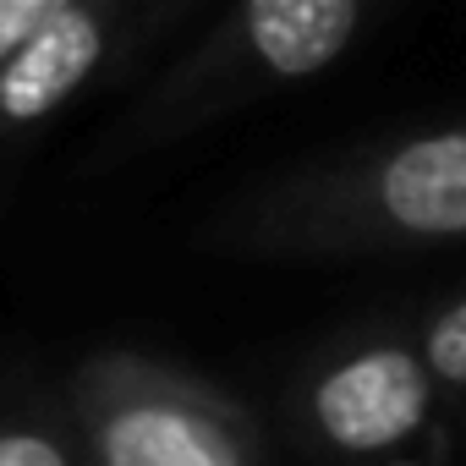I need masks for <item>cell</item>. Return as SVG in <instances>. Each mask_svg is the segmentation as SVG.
Masks as SVG:
<instances>
[{
  "instance_id": "cell-6",
  "label": "cell",
  "mask_w": 466,
  "mask_h": 466,
  "mask_svg": "<svg viewBox=\"0 0 466 466\" xmlns=\"http://www.w3.org/2000/svg\"><path fill=\"white\" fill-rule=\"evenodd\" d=\"M0 466H94L83 422L61 384H0Z\"/></svg>"
},
{
  "instance_id": "cell-1",
  "label": "cell",
  "mask_w": 466,
  "mask_h": 466,
  "mask_svg": "<svg viewBox=\"0 0 466 466\" xmlns=\"http://www.w3.org/2000/svg\"><path fill=\"white\" fill-rule=\"evenodd\" d=\"M208 242L237 258L340 264L466 242V121L390 132L242 192Z\"/></svg>"
},
{
  "instance_id": "cell-9",
  "label": "cell",
  "mask_w": 466,
  "mask_h": 466,
  "mask_svg": "<svg viewBox=\"0 0 466 466\" xmlns=\"http://www.w3.org/2000/svg\"><path fill=\"white\" fill-rule=\"evenodd\" d=\"M198 6H203V0H148V6H143V23H137V45H132V61H127V66H137V61L159 45V34L181 28Z\"/></svg>"
},
{
  "instance_id": "cell-7",
  "label": "cell",
  "mask_w": 466,
  "mask_h": 466,
  "mask_svg": "<svg viewBox=\"0 0 466 466\" xmlns=\"http://www.w3.org/2000/svg\"><path fill=\"white\" fill-rule=\"evenodd\" d=\"M417 340H422L428 368H433V379L444 384V395H450V400H466V291L433 302V308L417 319Z\"/></svg>"
},
{
  "instance_id": "cell-10",
  "label": "cell",
  "mask_w": 466,
  "mask_h": 466,
  "mask_svg": "<svg viewBox=\"0 0 466 466\" xmlns=\"http://www.w3.org/2000/svg\"><path fill=\"white\" fill-rule=\"evenodd\" d=\"M6 379H12V373H0V384H6Z\"/></svg>"
},
{
  "instance_id": "cell-8",
  "label": "cell",
  "mask_w": 466,
  "mask_h": 466,
  "mask_svg": "<svg viewBox=\"0 0 466 466\" xmlns=\"http://www.w3.org/2000/svg\"><path fill=\"white\" fill-rule=\"evenodd\" d=\"M72 0H0V66H6L50 17H61Z\"/></svg>"
},
{
  "instance_id": "cell-2",
  "label": "cell",
  "mask_w": 466,
  "mask_h": 466,
  "mask_svg": "<svg viewBox=\"0 0 466 466\" xmlns=\"http://www.w3.org/2000/svg\"><path fill=\"white\" fill-rule=\"evenodd\" d=\"M379 0H230L187 56L127 110L105 159H137L237 116L280 88L324 77L357 50Z\"/></svg>"
},
{
  "instance_id": "cell-4",
  "label": "cell",
  "mask_w": 466,
  "mask_h": 466,
  "mask_svg": "<svg viewBox=\"0 0 466 466\" xmlns=\"http://www.w3.org/2000/svg\"><path fill=\"white\" fill-rule=\"evenodd\" d=\"M444 384L411 329H351L319 346L280 395V439L319 461L439 455Z\"/></svg>"
},
{
  "instance_id": "cell-3",
  "label": "cell",
  "mask_w": 466,
  "mask_h": 466,
  "mask_svg": "<svg viewBox=\"0 0 466 466\" xmlns=\"http://www.w3.org/2000/svg\"><path fill=\"white\" fill-rule=\"evenodd\" d=\"M94 466H264L275 428L219 379L137 346H99L66 373Z\"/></svg>"
},
{
  "instance_id": "cell-5",
  "label": "cell",
  "mask_w": 466,
  "mask_h": 466,
  "mask_svg": "<svg viewBox=\"0 0 466 466\" xmlns=\"http://www.w3.org/2000/svg\"><path fill=\"white\" fill-rule=\"evenodd\" d=\"M143 6L148 0H72L0 66V148L61 116L77 94L110 77V66L121 72L132 61Z\"/></svg>"
}]
</instances>
